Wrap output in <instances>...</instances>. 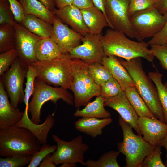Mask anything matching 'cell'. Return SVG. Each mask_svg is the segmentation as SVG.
Returning <instances> with one entry per match:
<instances>
[{"instance_id":"20","label":"cell","mask_w":167,"mask_h":167,"mask_svg":"<svg viewBox=\"0 0 167 167\" xmlns=\"http://www.w3.org/2000/svg\"><path fill=\"white\" fill-rule=\"evenodd\" d=\"M54 113L49 114L41 124L34 123L28 116H23L21 120L15 126L29 130L42 145L47 143L48 133L54 124Z\"/></svg>"},{"instance_id":"10","label":"cell","mask_w":167,"mask_h":167,"mask_svg":"<svg viewBox=\"0 0 167 167\" xmlns=\"http://www.w3.org/2000/svg\"><path fill=\"white\" fill-rule=\"evenodd\" d=\"M52 137L57 146L52 155L53 162L56 165L69 163L76 166L77 164L79 163L85 166L84 154L89 147L83 142L81 136H78L69 141L60 139L56 135H52Z\"/></svg>"},{"instance_id":"39","label":"cell","mask_w":167,"mask_h":167,"mask_svg":"<svg viewBox=\"0 0 167 167\" xmlns=\"http://www.w3.org/2000/svg\"><path fill=\"white\" fill-rule=\"evenodd\" d=\"M154 0H130L128 7L130 16L139 11L144 10L154 6Z\"/></svg>"},{"instance_id":"49","label":"cell","mask_w":167,"mask_h":167,"mask_svg":"<svg viewBox=\"0 0 167 167\" xmlns=\"http://www.w3.org/2000/svg\"><path fill=\"white\" fill-rule=\"evenodd\" d=\"M160 145L161 147L163 146L164 147L166 150V160L165 163V165L167 167V134L162 140Z\"/></svg>"},{"instance_id":"26","label":"cell","mask_w":167,"mask_h":167,"mask_svg":"<svg viewBox=\"0 0 167 167\" xmlns=\"http://www.w3.org/2000/svg\"><path fill=\"white\" fill-rule=\"evenodd\" d=\"M62 53L57 44L51 37L41 38L36 47L35 55L38 61L51 60Z\"/></svg>"},{"instance_id":"50","label":"cell","mask_w":167,"mask_h":167,"mask_svg":"<svg viewBox=\"0 0 167 167\" xmlns=\"http://www.w3.org/2000/svg\"><path fill=\"white\" fill-rule=\"evenodd\" d=\"M164 45L166 46H167V41H166V43H165V44Z\"/></svg>"},{"instance_id":"34","label":"cell","mask_w":167,"mask_h":167,"mask_svg":"<svg viewBox=\"0 0 167 167\" xmlns=\"http://www.w3.org/2000/svg\"><path fill=\"white\" fill-rule=\"evenodd\" d=\"M32 155H18L0 158V167H22L29 165Z\"/></svg>"},{"instance_id":"1","label":"cell","mask_w":167,"mask_h":167,"mask_svg":"<svg viewBox=\"0 0 167 167\" xmlns=\"http://www.w3.org/2000/svg\"><path fill=\"white\" fill-rule=\"evenodd\" d=\"M102 42L107 56L118 57L127 61L143 58L150 62H152L155 58L152 51L148 49V42L133 41L124 33L111 28L102 36Z\"/></svg>"},{"instance_id":"41","label":"cell","mask_w":167,"mask_h":167,"mask_svg":"<svg viewBox=\"0 0 167 167\" xmlns=\"http://www.w3.org/2000/svg\"><path fill=\"white\" fill-rule=\"evenodd\" d=\"M14 20L21 24L25 16L22 4L18 0H7Z\"/></svg>"},{"instance_id":"22","label":"cell","mask_w":167,"mask_h":167,"mask_svg":"<svg viewBox=\"0 0 167 167\" xmlns=\"http://www.w3.org/2000/svg\"><path fill=\"white\" fill-rule=\"evenodd\" d=\"M112 119L110 118L100 119L96 118H82L74 123L75 129L79 131L96 138L101 135L103 129L110 124Z\"/></svg>"},{"instance_id":"12","label":"cell","mask_w":167,"mask_h":167,"mask_svg":"<svg viewBox=\"0 0 167 167\" xmlns=\"http://www.w3.org/2000/svg\"><path fill=\"white\" fill-rule=\"evenodd\" d=\"M102 35L88 33L84 36L82 43L71 50L69 54L72 58L81 60L89 64L101 63L105 54L102 42Z\"/></svg>"},{"instance_id":"44","label":"cell","mask_w":167,"mask_h":167,"mask_svg":"<svg viewBox=\"0 0 167 167\" xmlns=\"http://www.w3.org/2000/svg\"><path fill=\"white\" fill-rule=\"evenodd\" d=\"M154 6L161 14L164 15L167 11V0H154Z\"/></svg>"},{"instance_id":"24","label":"cell","mask_w":167,"mask_h":167,"mask_svg":"<svg viewBox=\"0 0 167 167\" xmlns=\"http://www.w3.org/2000/svg\"><path fill=\"white\" fill-rule=\"evenodd\" d=\"M20 24L41 38L50 37L52 25L32 15H26Z\"/></svg>"},{"instance_id":"40","label":"cell","mask_w":167,"mask_h":167,"mask_svg":"<svg viewBox=\"0 0 167 167\" xmlns=\"http://www.w3.org/2000/svg\"><path fill=\"white\" fill-rule=\"evenodd\" d=\"M150 46L155 57L159 60L163 68L167 70V47L165 45Z\"/></svg>"},{"instance_id":"9","label":"cell","mask_w":167,"mask_h":167,"mask_svg":"<svg viewBox=\"0 0 167 167\" xmlns=\"http://www.w3.org/2000/svg\"><path fill=\"white\" fill-rule=\"evenodd\" d=\"M129 18L141 41L154 36L162 29L165 21L164 15L154 6L136 11L130 15Z\"/></svg>"},{"instance_id":"5","label":"cell","mask_w":167,"mask_h":167,"mask_svg":"<svg viewBox=\"0 0 167 167\" xmlns=\"http://www.w3.org/2000/svg\"><path fill=\"white\" fill-rule=\"evenodd\" d=\"M88 64L81 60L72 58V79L70 89L74 94L75 106L78 108L86 106L92 98L100 95L101 87L90 75Z\"/></svg>"},{"instance_id":"30","label":"cell","mask_w":167,"mask_h":167,"mask_svg":"<svg viewBox=\"0 0 167 167\" xmlns=\"http://www.w3.org/2000/svg\"><path fill=\"white\" fill-rule=\"evenodd\" d=\"M88 70L94 82L100 87L113 77L109 71L101 63L88 64Z\"/></svg>"},{"instance_id":"38","label":"cell","mask_w":167,"mask_h":167,"mask_svg":"<svg viewBox=\"0 0 167 167\" xmlns=\"http://www.w3.org/2000/svg\"><path fill=\"white\" fill-rule=\"evenodd\" d=\"M14 20L7 0H0V24H13Z\"/></svg>"},{"instance_id":"36","label":"cell","mask_w":167,"mask_h":167,"mask_svg":"<svg viewBox=\"0 0 167 167\" xmlns=\"http://www.w3.org/2000/svg\"><path fill=\"white\" fill-rule=\"evenodd\" d=\"M122 91L118 82L113 77L101 87L100 95L106 99L118 95Z\"/></svg>"},{"instance_id":"23","label":"cell","mask_w":167,"mask_h":167,"mask_svg":"<svg viewBox=\"0 0 167 167\" xmlns=\"http://www.w3.org/2000/svg\"><path fill=\"white\" fill-rule=\"evenodd\" d=\"M105 99L101 95L96 96L93 101L89 102L83 109L78 108L74 116L82 118H96L100 119L110 118L111 113L104 108Z\"/></svg>"},{"instance_id":"4","label":"cell","mask_w":167,"mask_h":167,"mask_svg":"<svg viewBox=\"0 0 167 167\" xmlns=\"http://www.w3.org/2000/svg\"><path fill=\"white\" fill-rule=\"evenodd\" d=\"M71 59L69 53H62L53 59L37 60L28 65L36 72V79L49 85L70 89L72 79Z\"/></svg>"},{"instance_id":"31","label":"cell","mask_w":167,"mask_h":167,"mask_svg":"<svg viewBox=\"0 0 167 167\" xmlns=\"http://www.w3.org/2000/svg\"><path fill=\"white\" fill-rule=\"evenodd\" d=\"M120 152L111 150L103 154L96 160L88 159L85 162L87 167H119L117 158Z\"/></svg>"},{"instance_id":"3","label":"cell","mask_w":167,"mask_h":167,"mask_svg":"<svg viewBox=\"0 0 167 167\" xmlns=\"http://www.w3.org/2000/svg\"><path fill=\"white\" fill-rule=\"evenodd\" d=\"M41 144L28 130L15 126L0 128V156L32 155Z\"/></svg>"},{"instance_id":"32","label":"cell","mask_w":167,"mask_h":167,"mask_svg":"<svg viewBox=\"0 0 167 167\" xmlns=\"http://www.w3.org/2000/svg\"><path fill=\"white\" fill-rule=\"evenodd\" d=\"M36 76V73L34 69L30 65H28L26 77L27 81L24 90V103L25 105V109L24 112V114H28V108L29 100L34 91L35 81Z\"/></svg>"},{"instance_id":"35","label":"cell","mask_w":167,"mask_h":167,"mask_svg":"<svg viewBox=\"0 0 167 167\" xmlns=\"http://www.w3.org/2000/svg\"><path fill=\"white\" fill-rule=\"evenodd\" d=\"M57 145L47 143L42 145L40 149L32 155L31 161L27 167H37L39 166L43 159L48 154H53L57 149Z\"/></svg>"},{"instance_id":"51","label":"cell","mask_w":167,"mask_h":167,"mask_svg":"<svg viewBox=\"0 0 167 167\" xmlns=\"http://www.w3.org/2000/svg\"><path fill=\"white\" fill-rule=\"evenodd\" d=\"M167 47V46H166Z\"/></svg>"},{"instance_id":"14","label":"cell","mask_w":167,"mask_h":167,"mask_svg":"<svg viewBox=\"0 0 167 167\" xmlns=\"http://www.w3.org/2000/svg\"><path fill=\"white\" fill-rule=\"evenodd\" d=\"M51 38L57 44L62 53H69L80 45L83 36L70 28L55 15Z\"/></svg>"},{"instance_id":"21","label":"cell","mask_w":167,"mask_h":167,"mask_svg":"<svg viewBox=\"0 0 167 167\" xmlns=\"http://www.w3.org/2000/svg\"><path fill=\"white\" fill-rule=\"evenodd\" d=\"M81 10L88 33L100 34L105 27H109L105 15L94 6Z\"/></svg>"},{"instance_id":"7","label":"cell","mask_w":167,"mask_h":167,"mask_svg":"<svg viewBox=\"0 0 167 167\" xmlns=\"http://www.w3.org/2000/svg\"><path fill=\"white\" fill-rule=\"evenodd\" d=\"M67 90L61 87H52L36 79L32 97L28 105V112L31 113V120L35 123L40 124L41 107L49 101L56 104L58 100L62 99L67 104L73 105L74 98Z\"/></svg>"},{"instance_id":"8","label":"cell","mask_w":167,"mask_h":167,"mask_svg":"<svg viewBox=\"0 0 167 167\" xmlns=\"http://www.w3.org/2000/svg\"><path fill=\"white\" fill-rule=\"evenodd\" d=\"M28 65L24 63L18 57L10 68L1 76L4 88L12 105L15 108L24 102L25 96L23 89L24 79L26 78Z\"/></svg>"},{"instance_id":"33","label":"cell","mask_w":167,"mask_h":167,"mask_svg":"<svg viewBox=\"0 0 167 167\" xmlns=\"http://www.w3.org/2000/svg\"><path fill=\"white\" fill-rule=\"evenodd\" d=\"M161 147L159 145L154 146L144 158L141 167H166L161 159Z\"/></svg>"},{"instance_id":"45","label":"cell","mask_w":167,"mask_h":167,"mask_svg":"<svg viewBox=\"0 0 167 167\" xmlns=\"http://www.w3.org/2000/svg\"><path fill=\"white\" fill-rule=\"evenodd\" d=\"M52 153L47 155L43 160L39 166L40 167H55L53 162Z\"/></svg>"},{"instance_id":"42","label":"cell","mask_w":167,"mask_h":167,"mask_svg":"<svg viewBox=\"0 0 167 167\" xmlns=\"http://www.w3.org/2000/svg\"><path fill=\"white\" fill-rule=\"evenodd\" d=\"M163 15L165 18L164 25L161 30L148 42L149 45H164L167 41V11Z\"/></svg>"},{"instance_id":"47","label":"cell","mask_w":167,"mask_h":167,"mask_svg":"<svg viewBox=\"0 0 167 167\" xmlns=\"http://www.w3.org/2000/svg\"><path fill=\"white\" fill-rule=\"evenodd\" d=\"M92 1L94 6L102 11L105 15L106 0H92Z\"/></svg>"},{"instance_id":"18","label":"cell","mask_w":167,"mask_h":167,"mask_svg":"<svg viewBox=\"0 0 167 167\" xmlns=\"http://www.w3.org/2000/svg\"><path fill=\"white\" fill-rule=\"evenodd\" d=\"M53 11L55 16L75 31L83 36L88 33L81 10L73 4Z\"/></svg>"},{"instance_id":"6","label":"cell","mask_w":167,"mask_h":167,"mask_svg":"<svg viewBox=\"0 0 167 167\" xmlns=\"http://www.w3.org/2000/svg\"><path fill=\"white\" fill-rule=\"evenodd\" d=\"M123 135V140L118 143V151L126 157V167H141L143 162L154 146L142 137L135 135L132 127L120 116L118 119Z\"/></svg>"},{"instance_id":"11","label":"cell","mask_w":167,"mask_h":167,"mask_svg":"<svg viewBox=\"0 0 167 167\" xmlns=\"http://www.w3.org/2000/svg\"><path fill=\"white\" fill-rule=\"evenodd\" d=\"M130 0H106L105 15L110 28L141 41L132 28L128 14Z\"/></svg>"},{"instance_id":"15","label":"cell","mask_w":167,"mask_h":167,"mask_svg":"<svg viewBox=\"0 0 167 167\" xmlns=\"http://www.w3.org/2000/svg\"><path fill=\"white\" fill-rule=\"evenodd\" d=\"M105 106L110 107L116 111L126 122L142 136L139 130L138 120L139 116L127 98L124 91L118 95L105 99Z\"/></svg>"},{"instance_id":"29","label":"cell","mask_w":167,"mask_h":167,"mask_svg":"<svg viewBox=\"0 0 167 167\" xmlns=\"http://www.w3.org/2000/svg\"><path fill=\"white\" fill-rule=\"evenodd\" d=\"M15 31L13 24L0 25V53L15 48Z\"/></svg>"},{"instance_id":"2","label":"cell","mask_w":167,"mask_h":167,"mask_svg":"<svg viewBox=\"0 0 167 167\" xmlns=\"http://www.w3.org/2000/svg\"><path fill=\"white\" fill-rule=\"evenodd\" d=\"M140 58L127 61L118 58L131 76L137 91L150 110L156 118L165 123L156 88L144 71Z\"/></svg>"},{"instance_id":"27","label":"cell","mask_w":167,"mask_h":167,"mask_svg":"<svg viewBox=\"0 0 167 167\" xmlns=\"http://www.w3.org/2000/svg\"><path fill=\"white\" fill-rule=\"evenodd\" d=\"M124 92L127 98L139 117L157 119L150 110L135 86L128 87Z\"/></svg>"},{"instance_id":"28","label":"cell","mask_w":167,"mask_h":167,"mask_svg":"<svg viewBox=\"0 0 167 167\" xmlns=\"http://www.w3.org/2000/svg\"><path fill=\"white\" fill-rule=\"evenodd\" d=\"M148 76L156 88L165 122L167 124V83H162V75L157 71L149 72Z\"/></svg>"},{"instance_id":"25","label":"cell","mask_w":167,"mask_h":167,"mask_svg":"<svg viewBox=\"0 0 167 167\" xmlns=\"http://www.w3.org/2000/svg\"><path fill=\"white\" fill-rule=\"evenodd\" d=\"M25 15H32L52 24L53 11L47 8L38 0H19Z\"/></svg>"},{"instance_id":"43","label":"cell","mask_w":167,"mask_h":167,"mask_svg":"<svg viewBox=\"0 0 167 167\" xmlns=\"http://www.w3.org/2000/svg\"><path fill=\"white\" fill-rule=\"evenodd\" d=\"M73 4L80 10L94 6L92 0H73Z\"/></svg>"},{"instance_id":"37","label":"cell","mask_w":167,"mask_h":167,"mask_svg":"<svg viewBox=\"0 0 167 167\" xmlns=\"http://www.w3.org/2000/svg\"><path fill=\"white\" fill-rule=\"evenodd\" d=\"M18 57L17 49L14 48L0 54V75L1 76L6 72Z\"/></svg>"},{"instance_id":"48","label":"cell","mask_w":167,"mask_h":167,"mask_svg":"<svg viewBox=\"0 0 167 167\" xmlns=\"http://www.w3.org/2000/svg\"><path fill=\"white\" fill-rule=\"evenodd\" d=\"M47 8L53 11L55 8V3L54 0H38Z\"/></svg>"},{"instance_id":"17","label":"cell","mask_w":167,"mask_h":167,"mask_svg":"<svg viewBox=\"0 0 167 167\" xmlns=\"http://www.w3.org/2000/svg\"><path fill=\"white\" fill-rule=\"evenodd\" d=\"M2 83L0 81V128L15 126L22 118L24 112L10 102Z\"/></svg>"},{"instance_id":"46","label":"cell","mask_w":167,"mask_h":167,"mask_svg":"<svg viewBox=\"0 0 167 167\" xmlns=\"http://www.w3.org/2000/svg\"><path fill=\"white\" fill-rule=\"evenodd\" d=\"M57 9H60L73 4V0H54Z\"/></svg>"},{"instance_id":"13","label":"cell","mask_w":167,"mask_h":167,"mask_svg":"<svg viewBox=\"0 0 167 167\" xmlns=\"http://www.w3.org/2000/svg\"><path fill=\"white\" fill-rule=\"evenodd\" d=\"M13 24L15 31V48L18 51V57L28 65L37 61L35 48L37 43L41 38L14 20Z\"/></svg>"},{"instance_id":"16","label":"cell","mask_w":167,"mask_h":167,"mask_svg":"<svg viewBox=\"0 0 167 167\" xmlns=\"http://www.w3.org/2000/svg\"><path fill=\"white\" fill-rule=\"evenodd\" d=\"M138 125L143 138L150 144H160L167 134V124L158 119L139 117Z\"/></svg>"},{"instance_id":"19","label":"cell","mask_w":167,"mask_h":167,"mask_svg":"<svg viewBox=\"0 0 167 167\" xmlns=\"http://www.w3.org/2000/svg\"><path fill=\"white\" fill-rule=\"evenodd\" d=\"M101 63L118 82L122 91L128 87L135 86L131 76L117 57L105 55L102 59Z\"/></svg>"}]
</instances>
